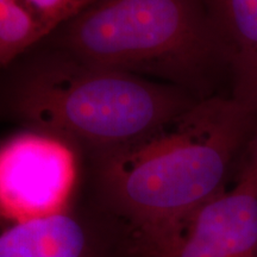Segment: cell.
Masks as SVG:
<instances>
[{
    "mask_svg": "<svg viewBox=\"0 0 257 257\" xmlns=\"http://www.w3.org/2000/svg\"><path fill=\"white\" fill-rule=\"evenodd\" d=\"M75 148L51 135H16L0 144V214L40 217L73 206Z\"/></svg>",
    "mask_w": 257,
    "mask_h": 257,
    "instance_id": "277c9868",
    "label": "cell"
},
{
    "mask_svg": "<svg viewBox=\"0 0 257 257\" xmlns=\"http://www.w3.org/2000/svg\"><path fill=\"white\" fill-rule=\"evenodd\" d=\"M234 88L231 98L257 115V53L232 61Z\"/></svg>",
    "mask_w": 257,
    "mask_h": 257,
    "instance_id": "30bf717a",
    "label": "cell"
},
{
    "mask_svg": "<svg viewBox=\"0 0 257 257\" xmlns=\"http://www.w3.org/2000/svg\"><path fill=\"white\" fill-rule=\"evenodd\" d=\"M255 119L232 98L197 100L146 136L88 157L92 204L133 232L136 257H148L226 189Z\"/></svg>",
    "mask_w": 257,
    "mask_h": 257,
    "instance_id": "6da1fadb",
    "label": "cell"
},
{
    "mask_svg": "<svg viewBox=\"0 0 257 257\" xmlns=\"http://www.w3.org/2000/svg\"><path fill=\"white\" fill-rule=\"evenodd\" d=\"M46 35L22 0H0V73Z\"/></svg>",
    "mask_w": 257,
    "mask_h": 257,
    "instance_id": "ba28073f",
    "label": "cell"
},
{
    "mask_svg": "<svg viewBox=\"0 0 257 257\" xmlns=\"http://www.w3.org/2000/svg\"><path fill=\"white\" fill-rule=\"evenodd\" d=\"M59 28L62 53L178 83L199 78L223 51L192 0H98Z\"/></svg>",
    "mask_w": 257,
    "mask_h": 257,
    "instance_id": "3957f363",
    "label": "cell"
},
{
    "mask_svg": "<svg viewBox=\"0 0 257 257\" xmlns=\"http://www.w3.org/2000/svg\"><path fill=\"white\" fill-rule=\"evenodd\" d=\"M231 62L257 53V0H192Z\"/></svg>",
    "mask_w": 257,
    "mask_h": 257,
    "instance_id": "52a82bcc",
    "label": "cell"
},
{
    "mask_svg": "<svg viewBox=\"0 0 257 257\" xmlns=\"http://www.w3.org/2000/svg\"><path fill=\"white\" fill-rule=\"evenodd\" d=\"M197 100L176 85L96 66L66 53L31 64L11 83L5 110L88 157L146 136Z\"/></svg>",
    "mask_w": 257,
    "mask_h": 257,
    "instance_id": "7a4b0ae2",
    "label": "cell"
},
{
    "mask_svg": "<svg viewBox=\"0 0 257 257\" xmlns=\"http://www.w3.org/2000/svg\"><path fill=\"white\" fill-rule=\"evenodd\" d=\"M98 0H22L47 34Z\"/></svg>",
    "mask_w": 257,
    "mask_h": 257,
    "instance_id": "9c48e42d",
    "label": "cell"
},
{
    "mask_svg": "<svg viewBox=\"0 0 257 257\" xmlns=\"http://www.w3.org/2000/svg\"><path fill=\"white\" fill-rule=\"evenodd\" d=\"M148 257H257V189H225Z\"/></svg>",
    "mask_w": 257,
    "mask_h": 257,
    "instance_id": "8992f818",
    "label": "cell"
},
{
    "mask_svg": "<svg viewBox=\"0 0 257 257\" xmlns=\"http://www.w3.org/2000/svg\"><path fill=\"white\" fill-rule=\"evenodd\" d=\"M0 257H136L131 231L94 204L40 217L0 214Z\"/></svg>",
    "mask_w": 257,
    "mask_h": 257,
    "instance_id": "5b68a950",
    "label": "cell"
}]
</instances>
